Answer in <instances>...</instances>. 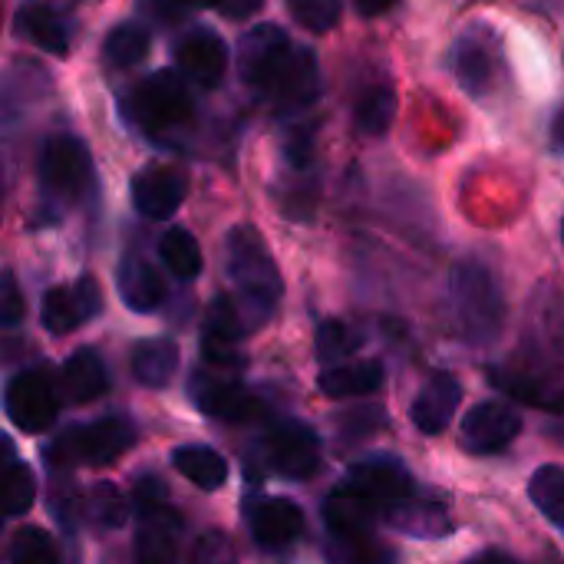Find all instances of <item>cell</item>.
Instances as JSON below:
<instances>
[{"label":"cell","instance_id":"obj_1","mask_svg":"<svg viewBox=\"0 0 564 564\" xmlns=\"http://www.w3.org/2000/svg\"><path fill=\"white\" fill-rule=\"evenodd\" d=\"M238 73L281 112L307 109L321 96V66L314 53L291 43L288 33L271 23L254 26L238 43Z\"/></svg>","mask_w":564,"mask_h":564},{"label":"cell","instance_id":"obj_2","mask_svg":"<svg viewBox=\"0 0 564 564\" xmlns=\"http://www.w3.org/2000/svg\"><path fill=\"white\" fill-rule=\"evenodd\" d=\"M449 307H453V321L459 334L473 344H492L506 317L502 291L492 271L479 261H466L453 271Z\"/></svg>","mask_w":564,"mask_h":564},{"label":"cell","instance_id":"obj_3","mask_svg":"<svg viewBox=\"0 0 564 564\" xmlns=\"http://www.w3.org/2000/svg\"><path fill=\"white\" fill-rule=\"evenodd\" d=\"M228 278L238 288V297H245L248 304H254L264 314H271V307L278 304V297L284 291L281 271H278L268 245L261 241V235L251 225H238L228 235Z\"/></svg>","mask_w":564,"mask_h":564},{"label":"cell","instance_id":"obj_4","mask_svg":"<svg viewBox=\"0 0 564 564\" xmlns=\"http://www.w3.org/2000/svg\"><path fill=\"white\" fill-rule=\"evenodd\" d=\"M135 564H175L178 562V539L182 519L165 502L162 479L145 476L135 486Z\"/></svg>","mask_w":564,"mask_h":564},{"label":"cell","instance_id":"obj_5","mask_svg":"<svg viewBox=\"0 0 564 564\" xmlns=\"http://www.w3.org/2000/svg\"><path fill=\"white\" fill-rule=\"evenodd\" d=\"M135 443V430L122 416H106L66 430L46 449L50 466H109Z\"/></svg>","mask_w":564,"mask_h":564},{"label":"cell","instance_id":"obj_6","mask_svg":"<svg viewBox=\"0 0 564 564\" xmlns=\"http://www.w3.org/2000/svg\"><path fill=\"white\" fill-rule=\"evenodd\" d=\"M192 89L185 76L175 73H152L142 79L132 96H129V112L132 119L149 129V132H169L178 129L192 119Z\"/></svg>","mask_w":564,"mask_h":564},{"label":"cell","instance_id":"obj_7","mask_svg":"<svg viewBox=\"0 0 564 564\" xmlns=\"http://www.w3.org/2000/svg\"><path fill=\"white\" fill-rule=\"evenodd\" d=\"M40 185L59 202H79L93 188V155L76 135H53L40 155Z\"/></svg>","mask_w":564,"mask_h":564},{"label":"cell","instance_id":"obj_8","mask_svg":"<svg viewBox=\"0 0 564 564\" xmlns=\"http://www.w3.org/2000/svg\"><path fill=\"white\" fill-rule=\"evenodd\" d=\"M7 420L23 433H46L59 416V393L46 370H20L3 390Z\"/></svg>","mask_w":564,"mask_h":564},{"label":"cell","instance_id":"obj_9","mask_svg":"<svg viewBox=\"0 0 564 564\" xmlns=\"http://www.w3.org/2000/svg\"><path fill=\"white\" fill-rule=\"evenodd\" d=\"M264 456L278 476L304 482L321 469V436L304 420H278L264 436Z\"/></svg>","mask_w":564,"mask_h":564},{"label":"cell","instance_id":"obj_10","mask_svg":"<svg viewBox=\"0 0 564 564\" xmlns=\"http://www.w3.org/2000/svg\"><path fill=\"white\" fill-rule=\"evenodd\" d=\"M344 486L360 492L380 516L413 496V476L397 456H367L350 466Z\"/></svg>","mask_w":564,"mask_h":564},{"label":"cell","instance_id":"obj_11","mask_svg":"<svg viewBox=\"0 0 564 564\" xmlns=\"http://www.w3.org/2000/svg\"><path fill=\"white\" fill-rule=\"evenodd\" d=\"M99 311H102V291L89 274H83L73 284H56L43 294L40 324L50 334H73L76 327L99 317Z\"/></svg>","mask_w":564,"mask_h":564},{"label":"cell","instance_id":"obj_12","mask_svg":"<svg viewBox=\"0 0 564 564\" xmlns=\"http://www.w3.org/2000/svg\"><path fill=\"white\" fill-rule=\"evenodd\" d=\"M188 393H192L195 406L205 416H215V420H225V423H251V420H261L264 416V403L245 383L221 380L218 373L198 370L192 377Z\"/></svg>","mask_w":564,"mask_h":564},{"label":"cell","instance_id":"obj_13","mask_svg":"<svg viewBox=\"0 0 564 564\" xmlns=\"http://www.w3.org/2000/svg\"><path fill=\"white\" fill-rule=\"evenodd\" d=\"M522 433V416L506 400H486L463 420V449L476 456L502 453Z\"/></svg>","mask_w":564,"mask_h":564},{"label":"cell","instance_id":"obj_14","mask_svg":"<svg viewBox=\"0 0 564 564\" xmlns=\"http://www.w3.org/2000/svg\"><path fill=\"white\" fill-rule=\"evenodd\" d=\"M248 529L264 549H288L304 535V512L291 499H254L248 506Z\"/></svg>","mask_w":564,"mask_h":564},{"label":"cell","instance_id":"obj_15","mask_svg":"<svg viewBox=\"0 0 564 564\" xmlns=\"http://www.w3.org/2000/svg\"><path fill=\"white\" fill-rule=\"evenodd\" d=\"M175 66L178 73L195 83V86H218L225 69H228V46L218 33H208V30H195L188 33L185 40H178L175 46Z\"/></svg>","mask_w":564,"mask_h":564},{"label":"cell","instance_id":"obj_16","mask_svg":"<svg viewBox=\"0 0 564 564\" xmlns=\"http://www.w3.org/2000/svg\"><path fill=\"white\" fill-rule=\"evenodd\" d=\"M185 198V175L172 165H149L132 178V205L142 218H169Z\"/></svg>","mask_w":564,"mask_h":564},{"label":"cell","instance_id":"obj_17","mask_svg":"<svg viewBox=\"0 0 564 564\" xmlns=\"http://www.w3.org/2000/svg\"><path fill=\"white\" fill-rule=\"evenodd\" d=\"M463 403V387L453 373H436L413 400L410 406V420L420 433L426 436H440L453 416H456V406Z\"/></svg>","mask_w":564,"mask_h":564},{"label":"cell","instance_id":"obj_18","mask_svg":"<svg viewBox=\"0 0 564 564\" xmlns=\"http://www.w3.org/2000/svg\"><path fill=\"white\" fill-rule=\"evenodd\" d=\"M453 66H456V79L469 96H486L496 86L499 76V56L496 46L482 36V33H466L456 50H453Z\"/></svg>","mask_w":564,"mask_h":564},{"label":"cell","instance_id":"obj_19","mask_svg":"<svg viewBox=\"0 0 564 564\" xmlns=\"http://www.w3.org/2000/svg\"><path fill=\"white\" fill-rule=\"evenodd\" d=\"M116 284H119V297L129 311L135 314H152L165 304L169 297V288H165V278L159 274L155 264H149L145 258H126L119 264V274H116Z\"/></svg>","mask_w":564,"mask_h":564},{"label":"cell","instance_id":"obj_20","mask_svg":"<svg viewBox=\"0 0 564 564\" xmlns=\"http://www.w3.org/2000/svg\"><path fill=\"white\" fill-rule=\"evenodd\" d=\"M317 387L330 400H354L370 397L383 387V364L377 360H347L337 367H324L317 377Z\"/></svg>","mask_w":564,"mask_h":564},{"label":"cell","instance_id":"obj_21","mask_svg":"<svg viewBox=\"0 0 564 564\" xmlns=\"http://www.w3.org/2000/svg\"><path fill=\"white\" fill-rule=\"evenodd\" d=\"M380 519V512L350 486H337L327 499H324V525L327 535H357V532H373V522Z\"/></svg>","mask_w":564,"mask_h":564},{"label":"cell","instance_id":"obj_22","mask_svg":"<svg viewBox=\"0 0 564 564\" xmlns=\"http://www.w3.org/2000/svg\"><path fill=\"white\" fill-rule=\"evenodd\" d=\"M387 522L413 539H440L453 529L449 509L436 499H420V496H410L406 502L393 506L387 512Z\"/></svg>","mask_w":564,"mask_h":564},{"label":"cell","instance_id":"obj_23","mask_svg":"<svg viewBox=\"0 0 564 564\" xmlns=\"http://www.w3.org/2000/svg\"><path fill=\"white\" fill-rule=\"evenodd\" d=\"M59 387H63V393H66L73 403H93V400H99V397L109 390L106 364L99 360L96 350L83 347V350H76V354L63 364Z\"/></svg>","mask_w":564,"mask_h":564},{"label":"cell","instance_id":"obj_24","mask_svg":"<svg viewBox=\"0 0 564 564\" xmlns=\"http://www.w3.org/2000/svg\"><path fill=\"white\" fill-rule=\"evenodd\" d=\"M129 367H132V377L142 387L162 390L178 373V347L172 340H142V344L132 347Z\"/></svg>","mask_w":564,"mask_h":564},{"label":"cell","instance_id":"obj_25","mask_svg":"<svg viewBox=\"0 0 564 564\" xmlns=\"http://www.w3.org/2000/svg\"><path fill=\"white\" fill-rule=\"evenodd\" d=\"M17 30L30 43H36L40 50H46V53L66 56V50H69V26H66V20L53 7H43V3L23 7L17 13Z\"/></svg>","mask_w":564,"mask_h":564},{"label":"cell","instance_id":"obj_26","mask_svg":"<svg viewBox=\"0 0 564 564\" xmlns=\"http://www.w3.org/2000/svg\"><path fill=\"white\" fill-rule=\"evenodd\" d=\"M172 466L205 492H215L228 482V463L212 446H178L172 453Z\"/></svg>","mask_w":564,"mask_h":564},{"label":"cell","instance_id":"obj_27","mask_svg":"<svg viewBox=\"0 0 564 564\" xmlns=\"http://www.w3.org/2000/svg\"><path fill=\"white\" fill-rule=\"evenodd\" d=\"M327 564H393V552L373 535H327Z\"/></svg>","mask_w":564,"mask_h":564},{"label":"cell","instance_id":"obj_28","mask_svg":"<svg viewBox=\"0 0 564 564\" xmlns=\"http://www.w3.org/2000/svg\"><path fill=\"white\" fill-rule=\"evenodd\" d=\"M159 258H162V264H165L175 278H182V281L198 278V274H202V264H205L195 235L185 231V228H169V231L159 238Z\"/></svg>","mask_w":564,"mask_h":564},{"label":"cell","instance_id":"obj_29","mask_svg":"<svg viewBox=\"0 0 564 564\" xmlns=\"http://www.w3.org/2000/svg\"><path fill=\"white\" fill-rule=\"evenodd\" d=\"M149 46H152V36H149L145 26H139V23H119L106 36V43H102V56H106V63L112 69H132L135 63L145 59Z\"/></svg>","mask_w":564,"mask_h":564},{"label":"cell","instance_id":"obj_30","mask_svg":"<svg viewBox=\"0 0 564 564\" xmlns=\"http://www.w3.org/2000/svg\"><path fill=\"white\" fill-rule=\"evenodd\" d=\"M36 502V479L26 463L7 459V469L0 476V509L10 519H20L33 509Z\"/></svg>","mask_w":564,"mask_h":564},{"label":"cell","instance_id":"obj_31","mask_svg":"<svg viewBox=\"0 0 564 564\" xmlns=\"http://www.w3.org/2000/svg\"><path fill=\"white\" fill-rule=\"evenodd\" d=\"M364 347V334H357L350 324L344 321H324L317 327V340H314V350H317V360L324 367H337V364H347L357 350Z\"/></svg>","mask_w":564,"mask_h":564},{"label":"cell","instance_id":"obj_32","mask_svg":"<svg viewBox=\"0 0 564 564\" xmlns=\"http://www.w3.org/2000/svg\"><path fill=\"white\" fill-rule=\"evenodd\" d=\"M529 496L535 509L552 522L564 529V469L562 466H542L529 479Z\"/></svg>","mask_w":564,"mask_h":564},{"label":"cell","instance_id":"obj_33","mask_svg":"<svg viewBox=\"0 0 564 564\" xmlns=\"http://www.w3.org/2000/svg\"><path fill=\"white\" fill-rule=\"evenodd\" d=\"M357 126L367 135H383L397 116V93L390 86H370L360 99H357Z\"/></svg>","mask_w":564,"mask_h":564},{"label":"cell","instance_id":"obj_34","mask_svg":"<svg viewBox=\"0 0 564 564\" xmlns=\"http://www.w3.org/2000/svg\"><path fill=\"white\" fill-rule=\"evenodd\" d=\"M86 519L99 529H119L129 519V499L112 482H99L86 499Z\"/></svg>","mask_w":564,"mask_h":564},{"label":"cell","instance_id":"obj_35","mask_svg":"<svg viewBox=\"0 0 564 564\" xmlns=\"http://www.w3.org/2000/svg\"><path fill=\"white\" fill-rule=\"evenodd\" d=\"M10 564H59V549L43 529L26 525L10 542Z\"/></svg>","mask_w":564,"mask_h":564},{"label":"cell","instance_id":"obj_36","mask_svg":"<svg viewBox=\"0 0 564 564\" xmlns=\"http://www.w3.org/2000/svg\"><path fill=\"white\" fill-rule=\"evenodd\" d=\"M340 0H288V10H291V17L304 26V30H311V33H327V30H334L337 26V20H340Z\"/></svg>","mask_w":564,"mask_h":564},{"label":"cell","instance_id":"obj_37","mask_svg":"<svg viewBox=\"0 0 564 564\" xmlns=\"http://www.w3.org/2000/svg\"><path fill=\"white\" fill-rule=\"evenodd\" d=\"M188 564H238V552L225 532H205L195 542Z\"/></svg>","mask_w":564,"mask_h":564},{"label":"cell","instance_id":"obj_38","mask_svg":"<svg viewBox=\"0 0 564 564\" xmlns=\"http://www.w3.org/2000/svg\"><path fill=\"white\" fill-rule=\"evenodd\" d=\"M20 321H23L20 288H17V278L7 271V274H3V288H0V324H3V327H17Z\"/></svg>","mask_w":564,"mask_h":564},{"label":"cell","instance_id":"obj_39","mask_svg":"<svg viewBox=\"0 0 564 564\" xmlns=\"http://www.w3.org/2000/svg\"><path fill=\"white\" fill-rule=\"evenodd\" d=\"M258 7H261V0H221L218 10L225 17H231V20H248V17L258 13Z\"/></svg>","mask_w":564,"mask_h":564},{"label":"cell","instance_id":"obj_40","mask_svg":"<svg viewBox=\"0 0 564 564\" xmlns=\"http://www.w3.org/2000/svg\"><path fill=\"white\" fill-rule=\"evenodd\" d=\"M357 3V13L360 17H383L397 0H354Z\"/></svg>","mask_w":564,"mask_h":564},{"label":"cell","instance_id":"obj_41","mask_svg":"<svg viewBox=\"0 0 564 564\" xmlns=\"http://www.w3.org/2000/svg\"><path fill=\"white\" fill-rule=\"evenodd\" d=\"M469 564H519L516 558L502 555V552H486V555H476Z\"/></svg>","mask_w":564,"mask_h":564},{"label":"cell","instance_id":"obj_42","mask_svg":"<svg viewBox=\"0 0 564 564\" xmlns=\"http://www.w3.org/2000/svg\"><path fill=\"white\" fill-rule=\"evenodd\" d=\"M552 142L564 152V106L558 109V116L552 119Z\"/></svg>","mask_w":564,"mask_h":564},{"label":"cell","instance_id":"obj_43","mask_svg":"<svg viewBox=\"0 0 564 564\" xmlns=\"http://www.w3.org/2000/svg\"><path fill=\"white\" fill-rule=\"evenodd\" d=\"M175 7H188V10H208V7H221V0H175Z\"/></svg>","mask_w":564,"mask_h":564},{"label":"cell","instance_id":"obj_44","mask_svg":"<svg viewBox=\"0 0 564 564\" xmlns=\"http://www.w3.org/2000/svg\"><path fill=\"white\" fill-rule=\"evenodd\" d=\"M562 241H564V221H562Z\"/></svg>","mask_w":564,"mask_h":564}]
</instances>
